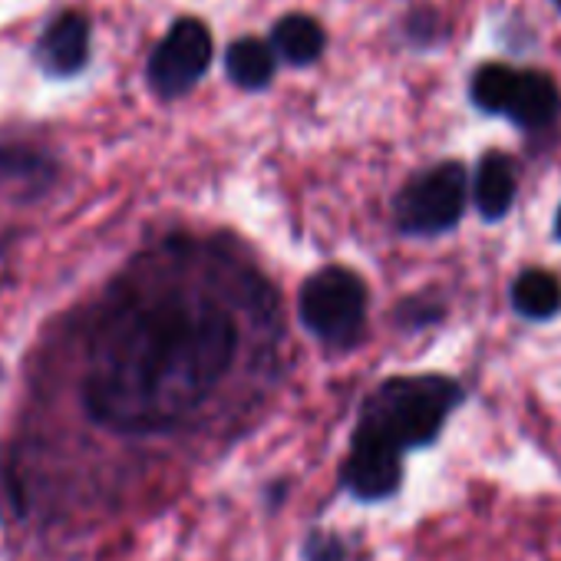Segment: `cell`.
I'll return each instance as SVG.
<instances>
[{
	"mask_svg": "<svg viewBox=\"0 0 561 561\" xmlns=\"http://www.w3.org/2000/svg\"><path fill=\"white\" fill-rule=\"evenodd\" d=\"M561 113V93L554 87L551 77L545 73H515V87L505 106V116L522 126V129H545L548 123H554V116Z\"/></svg>",
	"mask_w": 561,
	"mask_h": 561,
	"instance_id": "ba28073f",
	"label": "cell"
},
{
	"mask_svg": "<svg viewBox=\"0 0 561 561\" xmlns=\"http://www.w3.org/2000/svg\"><path fill=\"white\" fill-rule=\"evenodd\" d=\"M271 50H277L295 67H308L324 54V31L308 14H288L285 21H277L271 34Z\"/></svg>",
	"mask_w": 561,
	"mask_h": 561,
	"instance_id": "30bf717a",
	"label": "cell"
},
{
	"mask_svg": "<svg viewBox=\"0 0 561 561\" xmlns=\"http://www.w3.org/2000/svg\"><path fill=\"white\" fill-rule=\"evenodd\" d=\"M512 87H515V70H508L502 64H485V67L476 70L469 93H472V103L482 113H505Z\"/></svg>",
	"mask_w": 561,
	"mask_h": 561,
	"instance_id": "4fadbf2b",
	"label": "cell"
},
{
	"mask_svg": "<svg viewBox=\"0 0 561 561\" xmlns=\"http://www.w3.org/2000/svg\"><path fill=\"white\" fill-rule=\"evenodd\" d=\"M308 561H344V545L334 535H314L308 541Z\"/></svg>",
	"mask_w": 561,
	"mask_h": 561,
	"instance_id": "5bb4252c",
	"label": "cell"
},
{
	"mask_svg": "<svg viewBox=\"0 0 561 561\" xmlns=\"http://www.w3.org/2000/svg\"><path fill=\"white\" fill-rule=\"evenodd\" d=\"M512 305L528 321H548L561 311V280L548 271H525L512 285Z\"/></svg>",
	"mask_w": 561,
	"mask_h": 561,
	"instance_id": "8fae6325",
	"label": "cell"
},
{
	"mask_svg": "<svg viewBox=\"0 0 561 561\" xmlns=\"http://www.w3.org/2000/svg\"><path fill=\"white\" fill-rule=\"evenodd\" d=\"M472 195H476V208L482 211L485 221L505 218L512 202H515V165H512V159L502 152L482 156V162L476 169Z\"/></svg>",
	"mask_w": 561,
	"mask_h": 561,
	"instance_id": "9c48e42d",
	"label": "cell"
},
{
	"mask_svg": "<svg viewBox=\"0 0 561 561\" xmlns=\"http://www.w3.org/2000/svg\"><path fill=\"white\" fill-rule=\"evenodd\" d=\"M459 400V383L446 377H393L367 400L357 430L383 439L397 453H407L433 443Z\"/></svg>",
	"mask_w": 561,
	"mask_h": 561,
	"instance_id": "7a4b0ae2",
	"label": "cell"
},
{
	"mask_svg": "<svg viewBox=\"0 0 561 561\" xmlns=\"http://www.w3.org/2000/svg\"><path fill=\"white\" fill-rule=\"evenodd\" d=\"M400 476H403L400 453L393 446H387L383 439L357 430L354 443H351V456L344 462V485L357 499L377 502L400 489Z\"/></svg>",
	"mask_w": 561,
	"mask_h": 561,
	"instance_id": "8992f818",
	"label": "cell"
},
{
	"mask_svg": "<svg viewBox=\"0 0 561 561\" xmlns=\"http://www.w3.org/2000/svg\"><path fill=\"white\" fill-rule=\"evenodd\" d=\"M225 67L231 83H238L241 90H264L274 80V50L257 37H244L228 47Z\"/></svg>",
	"mask_w": 561,
	"mask_h": 561,
	"instance_id": "7c38bea8",
	"label": "cell"
},
{
	"mask_svg": "<svg viewBox=\"0 0 561 561\" xmlns=\"http://www.w3.org/2000/svg\"><path fill=\"white\" fill-rule=\"evenodd\" d=\"M238 354V324L202 295L129 291L90 334L83 403L123 433H162L188 420Z\"/></svg>",
	"mask_w": 561,
	"mask_h": 561,
	"instance_id": "6da1fadb",
	"label": "cell"
},
{
	"mask_svg": "<svg viewBox=\"0 0 561 561\" xmlns=\"http://www.w3.org/2000/svg\"><path fill=\"white\" fill-rule=\"evenodd\" d=\"M554 231H558V238H561V208H558V218H554Z\"/></svg>",
	"mask_w": 561,
	"mask_h": 561,
	"instance_id": "9a60e30c",
	"label": "cell"
},
{
	"mask_svg": "<svg viewBox=\"0 0 561 561\" xmlns=\"http://www.w3.org/2000/svg\"><path fill=\"white\" fill-rule=\"evenodd\" d=\"M554 4H558V11H561V0H554Z\"/></svg>",
	"mask_w": 561,
	"mask_h": 561,
	"instance_id": "2e32d148",
	"label": "cell"
},
{
	"mask_svg": "<svg viewBox=\"0 0 561 561\" xmlns=\"http://www.w3.org/2000/svg\"><path fill=\"white\" fill-rule=\"evenodd\" d=\"M364 318H367V285L357 271L331 264L305 280L301 321L318 341L331 347H351L364 331Z\"/></svg>",
	"mask_w": 561,
	"mask_h": 561,
	"instance_id": "3957f363",
	"label": "cell"
},
{
	"mask_svg": "<svg viewBox=\"0 0 561 561\" xmlns=\"http://www.w3.org/2000/svg\"><path fill=\"white\" fill-rule=\"evenodd\" d=\"M90 60V24L83 14L57 18L41 41V64L57 77H73Z\"/></svg>",
	"mask_w": 561,
	"mask_h": 561,
	"instance_id": "52a82bcc",
	"label": "cell"
},
{
	"mask_svg": "<svg viewBox=\"0 0 561 561\" xmlns=\"http://www.w3.org/2000/svg\"><path fill=\"white\" fill-rule=\"evenodd\" d=\"M211 60V34L202 21L182 18L169 27L149 60V83L162 100L188 93Z\"/></svg>",
	"mask_w": 561,
	"mask_h": 561,
	"instance_id": "5b68a950",
	"label": "cell"
},
{
	"mask_svg": "<svg viewBox=\"0 0 561 561\" xmlns=\"http://www.w3.org/2000/svg\"><path fill=\"white\" fill-rule=\"evenodd\" d=\"M466 208V169L439 162L416 175L397 198V225L407 234H443Z\"/></svg>",
	"mask_w": 561,
	"mask_h": 561,
	"instance_id": "277c9868",
	"label": "cell"
}]
</instances>
